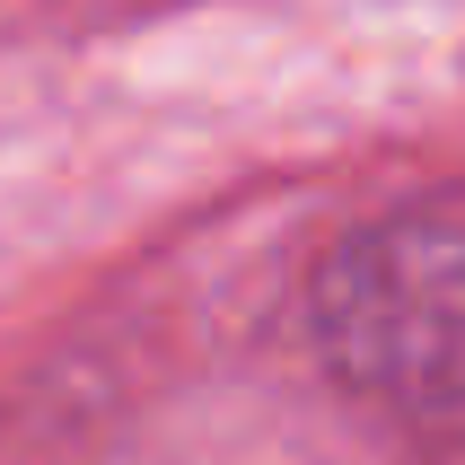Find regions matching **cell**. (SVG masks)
<instances>
[{"label":"cell","instance_id":"obj_1","mask_svg":"<svg viewBox=\"0 0 465 465\" xmlns=\"http://www.w3.org/2000/svg\"><path fill=\"white\" fill-rule=\"evenodd\" d=\"M325 334L342 369L387 395L465 387V229L404 220L361 237L325 282Z\"/></svg>","mask_w":465,"mask_h":465}]
</instances>
